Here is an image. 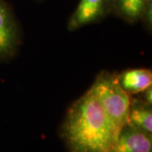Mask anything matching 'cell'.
I'll list each match as a JSON object with an SVG mask.
<instances>
[{"label":"cell","mask_w":152,"mask_h":152,"mask_svg":"<svg viewBox=\"0 0 152 152\" xmlns=\"http://www.w3.org/2000/svg\"><path fill=\"white\" fill-rule=\"evenodd\" d=\"M113 152H152V136L130 124L120 130Z\"/></svg>","instance_id":"5"},{"label":"cell","mask_w":152,"mask_h":152,"mask_svg":"<svg viewBox=\"0 0 152 152\" xmlns=\"http://www.w3.org/2000/svg\"><path fill=\"white\" fill-rule=\"evenodd\" d=\"M113 0H80L68 21V30L76 31L104 20L112 15Z\"/></svg>","instance_id":"4"},{"label":"cell","mask_w":152,"mask_h":152,"mask_svg":"<svg viewBox=\"0 0 152 152\" xmlns=\"http://www.w3.org/2000/svg\"><path fill=\"white\" fill-rule=\"evenodd\" d=\"M151 0H113L112 15L129 24L141 20L142 15Z\"/></svg>","instance_id":"8"},{"label":"cell","mask_w":152,"mask_h":152,"mask_svg":"<svg viewBox=\"0 0 152 152\" xmlns=\"http://www.w3.org/2000/svg\"><path fill=\"white\" fill-rule=\"evenodd\" d=\"M140 21L144 24L147 30L151 31L152 28V0H151L145 6Z\"/></svg>","instance_id":"9"},{"label":"cell","mask_w":152,"mask_h":152,"mask_svg":"<svg viewBox=\"0 0 152 152\" xmlns=\"http://www.w3.org/2000/svg\"><path fill=\"white\" fill-rule=\"evenodd\" d=\"M20 42L16 19L5 0H0V61L13 58Z\"/></svg>","instance_id":"3"},{"label":"cell","mask_w":152,"mask_h":152,"mask_svg":"<svg viewBox=\"0 0 152 152\" xmlns=\"http://www.w3.org/2000/svg\"><path fill=\"white\" fill-rule=\"evenodd\" d=\"M129 124L146 134H152L151 105L143 102L138 96H131Z\"/></svg>","instance_id":"7"},{"label":"cell","mask_w":152,"mask_h":152,"mask_svg":"<svg viewBox=\"0 0 152 152\" xmlns=\"http://www.w3.org/2000/svg\"><path fill=\"white\" fill-rule=\"evenodd\" d=\"M140 96L138 97L140 99H141L143 102H146V103L152 105V88L151 86H150L149 88H147L146 90H145L143 92L140 94H139Z\"/></svg>","instance_id":"10"},{"label":"cell","mask_w":152,"mask_h":152,"mask_svg":"<svg viewBox=\"0 0 152 152\" xmlns=\"http://www.w3.org/2000/svg\"><path fill=\"white\" fill-rule=\"evenodd\" d=\"M89 90L118 129L129 124L131 96L120 86L116 73L102 71Z\"/></svg>","instance_id":"2"},{"label":"cell","mask_w":152,"mask_h":152,"mask_svg":"<svg viewBox=\"0 0 152 152\" xmlns=\"http://www.w3.org/2000/svg\"><path fill=\"white\" fill-rule=\"evenodd\" d=\"M120 86L130 96L139 95L152 85V72L149 69H130L117 74Z\"/></svg>","instance_id":"6"},{"label":"cell","mask_w":152,"mask_h":152,"mask_svg":"<svg viewBox=\"0 0 152 152\" xmlns=\"http://www.w3.org/2000/svg\"><path fill=\"white\" fill-rule=\"evenodd\" d=\"M120 130L88 90L68 109L61 136L69 152H113Z\"/></svg>","instance_id":"1"}]
</instances>
